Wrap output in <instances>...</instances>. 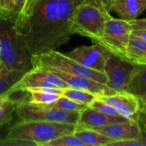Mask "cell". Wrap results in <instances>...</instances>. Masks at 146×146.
<instances>
[{"instance_id": "cell-20", "label": "cell", "mask_w": 146, "mask_h": 146, "mask_svg": "<svg viewBox=\"0 0 146 146\" xmlns=\"http://www.w3.org/2000/svg\"><path fill=\"white\" fill-rule=\"evenodd\" d=\"M46 107H50V108H57L59 110H63L65 111H69V112H81L83 110L86 108L88 106V105L81 103L76 102L72 99L66 98L65 96H61L54 102L50 103L47 104H41Z\"/></svg>"}, {"instance_id": "cell-6", "label": "cell", "mask_w": 146, "mask_h": 146, "mask_svg": "<svg viewBox=\"0 0 146 146\" xmlns=\"http://www.w3.org/2000/svg\"><path fill=\"white\" fill-rule=\"evenodd\" d=\"M131 31L128 21L111 16L106 22L102 36L93 43L98 44L111 54L124 59Z\"/></svg>"}, {"instance_id": "cell-7", "label": "cell", "mask_w": 146, "mask_h": 146, "mask_svg": "<svg viewBox=\"0 0 146 146\" xmlns=\"http://www.w3.org/2000/svg\"><path fill=\"white\" fill-rule=\"evenodd\" d=\"M14 112L23 121H45L77 124L80 116V113L78 112H69L46 107L41 104H31L28 101H22L17 104Z\"/></svg>"}, {"instance_id": "cell-33", "label": "cell", "mask_w": 146, "mask_h": 146, "mask_svg": "<svg viewBox=\"0 0 146 146\" xmlns=\"http://www.w3.org/2000/svg\"><path fill=\"white\" fill-rule=\"evenodd\" d=\"M93 1H96L97 4H99V5H101V7H103L105 8V7H106V5L107 3H108L109 1H111V0H93Z\"/></svg>"}, {"instance_id": "cell-22", "label": "cell", "mask_w": 146, "mask_h": 146, "mask_svg": "<svg viewBox=\"0 0 146 146\" xmlns=\"http://www.w3.org/2000/svg\"><path fill=\"white\" fill-rule=\"evenodd\" d=\"M17 104L7 98L0 99V127L11 121Z\"/></svg>"}, {"instance_id": "cell-13", "label": "cell", "mask_w": 146, "mask_h": 146, "mask_svg": "<svg viewBox=\"0 0 146 146\" xmlns=\"http://www.w3.org/2000/svg\"><path fill=\"white\" fill-rule=\"evenodd\" d=\"M87 128L95 130L112 138L114 142L144 138L137 121H127L104 126Z\"/></svg>"}, {"instance_id": "cell-25", "label": "cell", "mask_w": 146, "mask_h": 146, "mask_svg": "<svg viewBox=\"0 0 146 146\" xmlns=\"http://www.w3.org/2000/svg\"><path fill=\"white\" fill-rule=\"evenodd\" d=\"M88 106L91 107L93 109L96 110V111H99V112L111 115H121L115 108H113L111 105L101 101V100H99L97 98Z\"/></svg>"}, {"instance_id": "cell-11", "label": "cell", "mask_w": 146, "mask_h": 146, "mask_svg": "<svg viewBox=\"0 0 146 146\" xmlns=\"http://www.w3.org/2000/svg\"><path fill=\"white\" fill-rule=\"evenodd\" d=\"M38 68L44 69L56 76L58 78L64 81L70 88L88 91V92L95 94L97 96L101 95H108V94H113L114 92H115L111 89L109 87L107 86L106 84H101L86 77L70 74L56 69V68H50V67Z\"/></svg>"}, {"instance_id": "cell-29", "label": "cell", "mask_w": 146, "mask_h": 146, "mask_svg": "<svg viewBox=\"0 0 146 146\" xmlns=\"http://www.w3.org/2000/svg\"><path fill=\"white\" fill-rule=\"evenodd\" d=\"M0 14L11 18V0H0Z\"/></svg>"}, {"instance_id": "cell-27", "label": "cell", "mask_w": 146, "mask_h": 146, "mask_svg": "<svg viewBox=\"0 0 146 146\" xmlns=\"http://www.w3.org/2000/svg\"><path fill=\"white\" fill-rule=\"evenodd\" d=\"M109 146H146V138L128 140V141H115L110 144Z\"/></svg>"}, {"instance_id": "cell-34", "label": "cell", "mask_w": 146, "mask_h": 146, "mask_svg": "<svg viewBox=\"0 0 146 146\" xmlns=\"http://www.w3.org/2000/svg\"><path fill=\"white\" fill-rule=\"evenodd\" d=\"M31 1V0H27V1H26V3H27V1ZM26 3H25V4H26Z\"/></svg>"}, {"instance_id": "cell-19", "label": "cell", "mask_w": 146, "mask_h": 146, "mask_svg": "<svg viewBox=\"0 0 146 146\" xmlns=\"http://www.w3.org/2000/svg\"><path fill=\"white\" fill-rule=\"evenodd\" d=\"M26 72L8 68L0 61V99L4 98Z\"/></svg>"}, {"instance_id": "cell-18", "label": "cell", "mask_w": 146, "mask_h": 146, "mask_svg": "<svg viewBox=\"0 0 146 146\" xmlns=\"http://www.w3.org/2000/svg\"><path fill=\"white\" fill-rule=\"evenodd\" d=\"M74 134L86 146H109L114 142L112 138L91 128L77 126Z\"/></svg>"}, {"instance_id": "cell-9", "label": "cell", "mask_w": 146, "mask_h": 146, "mask_svg": "<svg viewBox=\"0 0 146 146\" xmlns=\"http://www.w3.org/2000/svg\"><path fill=\"white\" fill-rule=\"evenodd\" d=\"M81 65L88 68L105 74L107 60L111 53L98 44L77 47L70 52L65 53Z\"/></svg>"}, {"instance_id": "cell-10", "label": "cell", "mask_w": 146, "mask_h": 146, "mask_svg": "<svg viewBox=\"0 0 146 146\" xmlns=\"http://www.w3.org/2000/svg\"><path fill=\"white\" fill-rule=\"evenodd\" d=\"M135 65L110 54L105 68L106 85L114 91H125Z\"/></svg>"}, {"instance_id": "cell-24", "label": "cell", "mask_w": 146, "mask_h": 146, "mask_svg": "<svg viewBox=\"0 0 146 146\" xmlns=\"http://www.w3.org/2000/svg\"><path fill=\"white\" fill-rule=\"evenodd\" d=\"M43 146H86L85 144L77 138L74 133L66 134L58 137L49 142L46 143Z\"/></svg>"}, {"instance_id": "cell-28", "label": "cell", "mask_w": 146, "mask_h": 146, "mask_svg": "<svg viewBox=\"0 0 146 146\" xmlns=\"http://www.w3.org/2000/svg\"><path fill=\"white\" fill-rule=\"evenodd\" d=\"M136 121L139 125L143 135L146 138V112L139 109Z\"/></svg>"}, {"instance_id": "cell-21", "label": "cell", "mask_w": 146, "mask_h": 146, "mask_svg": "<svg viewBox=\"0 0 146 146\" xmlns=\"http://www.w3.org/2000/svg\"><path fill=\"white\" fill-rule=\"evenodd\" d=\"M62 96L76 102L86 104L88 106H89L97 98V96L92 93L72 88H63Z\"/></svg>"}, {"instance_id": "cell-32", "label": "cell", "mask_w": 146, "mask_h": 146, "mask_svg": "<svg viewBox=\"0 0 146 146\" xmlns=\"http://www.w3.org/2000/svg\"><path fill=\"white\" fill-rule=\"evenodd\" d=\"M139 100V109L146 112V95L138 98Z\"/></svg>"}, {"instance_id": "cell-2", "label": "cell", "mask_w": 146, "mask_h": 146, "mask_svg": "<svg viewBox=\"0 0 146 146\" xmlns=\"http://www.w3.org/2000/svg\"><path fill=\"white\" fill-rule=\"evenodd\" d=\"M0 61L8 68L27 72L31 57L17 31L15 20L0 14Z\"/></svg>"}, {"instance_id": "cell-14", "label": "cell", "mask_w": 146, "mask_h": 146, "mask_svg": "<svg viewBox=\"0 0 146 146\" xmlns=\"http://www.w3.org/2000/svg\"><path fill=\"white\" fill-rule=\"evenodd\" d=\"M105 8L109 13H115L121 19L131 21L146 9V0H111Z\"/></svg>"}, {"instance_id": "cell-17", "label": "cell", "mask_w": 146, "mask_h": 146, "mask_svg": "<svg viewBox=\"0 0 146 146\" xmlns=\"http://www.w3.org/2000/svg\"><path fill=\"white\" fill-rule=\"evenodd\" d=\"M125 91L138 98L146 95V64L135 65Z\"/></svg>"}, {"instance_id": "cell-5", "label": "cell", "mask_w": 146, "mask_h": 146, "mask_svg": "<svg viewBox=\"0 0 146 146\" xmlns=\"http://www.w3.org/2000/svg\"><path fill=\"white\" fill-rule=\"evenodd\" d=\"M31 64L32 68H54L70 74L86 77L104 84L108 81L105 74L87 68L68 57L65 53L56 49L32 56Z\"/></svg>"}, {"instance_id": "cell-26", "label": "cell", "mask_w": 146, "mask_h": 146, "mask_svg": "<svg viewBox=\"0 0 146 146\" xmlns=\"http://www.w3.org/2000/svg\"><path fill=\"white\" fill-rule=\"evenodd\" d=\"M27 0H11V18L16 20L24 9Z\"/></svg>"}, {"instance_id": "cell-16", "label": "cell", "mask_w": 146, "mask_h": 146, "mask_svg": "<svg viewBox=\"0 0 146 146\" xmlns=\"http://www.w3.org/2000/svg\"><path fill=\"white\" fill-rule=\"evenodd\" d=\"M123 60L134 65L146 64L145 40L131 34Z\"/></svg>"}, {"instance_id": "cell-23", "label": "cell", "mask_w": 146, "mask_h": 146, "mask_svg": "<svg viewBox=\"0 0 146 146\" xmlns=\"http://www.w3.org/2000/svg\"><path fill=\"white\" fill-rule=\"evenodd\" d=\"M27 92L30 94L29 99L28 101L34 104H50V103L54 102L59 97L61 96V95H58V94L36 91V90H29Z\"/></svg>"}, {"instance_id": "cell-12", "label": "cell", "mask_w": 146, "mask_h": 146, "mask_svg": "<svg viewBox=\"0 0 146 146\" xmlns=\"http://www.w3.org/2000/svg\"><path fill=\"white\" fill-rule=\"evenodd\" d=\"M97 98L115 108L122 116L129 121H137L139 100L133 94L126 91H116L108 95L98 96Z\"/></svg>"}, {"instance_id": "cell-15", "label": "cell", "mask_w": 146, "mask_h": 146, "mask_svg": "<svg viewBox=\"0 0 146 146\" xmlns=\"http://www.w3.org/2000/svg\"><path fill=\"white\" fill-rule=\"evenodd\" d=\"M129 121L122 115H111L103 113L88 106L80 112V116L77 126L81 128L100 127L115 123Z\"/></svg>"}, {"instance_id": "cell-4", "label": "cell", "mask_w": 146, "mask_h": 146, "mask_svg": "<svg viewBox=\"0 0 146 146\" xmlns=\"http://www.w3.org/2000/svg\"><path fill=\"white\" fill-rule=\"evenodd\" d=\"M111 17L104 7L93 0L80 4L73 14L70 24L71 34H78L93 41L102 36L106 22Z\"/></svg>"}, {"instance_id": "cell-3", "label": "cell", "mask_w": 146, "mask_h": 146, "mask_svg": "<svg viewBox=\"0 0 146 146\" xmlns=\"http://www.w3.org/2000/svg\"><path fill=\"white\" fill-rule=\"evenodd\" d=\"M77 124L73 123L21 121L10 128L4 138L21 140L43 146L61 135L74 133Z\"/></svg>"}, {"instance_id": "cell-1", "label": "cell", "mask_w": 146, "mask_h": 146, "mask_svg": "<svg viewBox=\"0 0 146 146\" xmlns=\"http://www.w3.org/2000/svg\"><path fill=\"white\" fill-rule=\"evenodd\" d=\"M86 0H31L15 20L17 31L30 56L68 44L76 9Z\"/></svg>"}, {"instance_id": "cell-31", "label": "cell", "mask_w": 146, "mask_h": 146, "mask_svg": "<svg viewBox=\"0 0 146 146\" xmlns=\"http://www.w3.org/2000/svg\"><path fill=\"white\" fill-rule=\"evenodd\" d=\"M131 34L146 41V30H133Z\"/></svg>"}, {"instance_id": "cell-8", "label": "cell", "mask_w": 146, "mask_h": 146, "mask_svg": "<svg viewBox=\"0 0 146 146\" xmlns=\"http://www.w3.org/2000/svg\"><path fill=\"white\" fill-rule=\"evenodd\" d=\"M42 87L70 88L64 81L51 73L41 68H32L25 73L24 76L12 87L9 93L18 91H27L31 88Z\"/></svg>"}, {"instance_id": "cell-30", "label": "cell", "mask_w": 146, "mask_h": 146, "mask_svg": "<svg viewBox=\"0 0 146 146\" xmlns=\"http://www.w3.org/2000/svg\"><path fill=\"white\" fill-rule=\"evenodd\" d=\"M133 30H146V18L128 21Z\"/></svg>"}]
</instances>
